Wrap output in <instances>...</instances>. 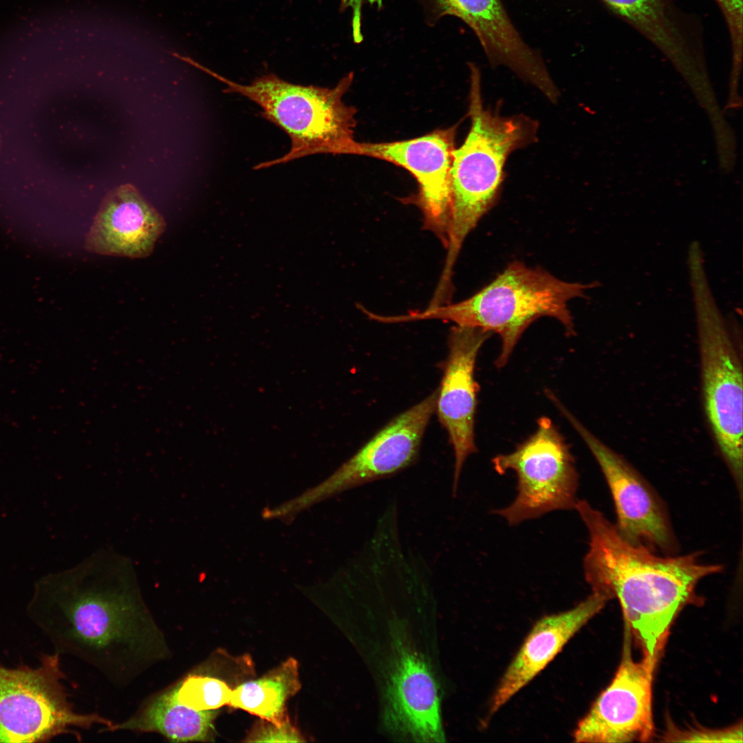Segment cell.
Returning <instances> with one entry per match:
<instances>
[{"mask_svg": "<svg viewBox=\"0 0 743 743\" xmlns=\"http://www.w3.org/2000/svg\"><path fill=\"white\" fill-rule=\"evenodd\" d=\"M471 127L464 143L453 153L451 206L447 252L441 273L451 279L464 241L494 205L503 181L508 155L532 142L537 126L530 118L501 117L484 109L478 69L470 65Z\"/></svg>", "mask_w": 743, "mask_h": 743, "instance_id": "4", "label": "cell"}, {"mask_svg": "<svg viewBox=\"0 0 743 743\" xmlns=\"http://www.w3.org/2000/svg\"><path fill=\"white\" fill-rule=\"evenodd\" d=\"M300 687L298 663L290 658L261 678L236 687L228 705L281 726L289 722L286 701Z\"/></svg>", "mask_w": 743, "mask_h": 743, "instance_id": "20", "label": "cell"}, {"mask_svg": "<svg viewBox=\"0 0 743 743\" xmlns=\"http://www.w3.org/2000/svg\"><path fill=\"white\" fill-rule=\"evenodd\" d=\"M437 394L436 390L388 422L319 486L317 497L354 488L410 465L435 411Z\"/></svg>", "mask_w": 743, "mask_h": 743, "instance_id": "13", "label": "cell"}, {"mask_svg": "<svg viewBox=\"0 0 743 743\" xmlns=\"http://www.w3.org/2000/svg\"><path fill=\"white\" fill-rule=\"evenodd\" d=\"M246 741L297 742L304 740L289 722L281 726H277L268 722L267 724H258Z\"/></svg>", "mask_w": 743, "mask_h": 743, "instance_id": "24", "label": "cell"}, {"mask_svg": "<svg viewBox=\"0 0 743 743\" xmlns=\"http://www.w3.org/2000/svg\"><path fill=\"white\" fill-rule=\"evenodd\" d=\"M60 656L42 654L36 667L0 663V742H47L72 733V727L101 725L107 731L114 725L97 713L74 709L63 682L66 676Z\"/></svg>", "mask_w": 743, "mask_h": 743, "instance_id": "6", "label": "cell"}, {"mask_svg": "<svg viewBox=\"0 0 743 743\" xmlns=\"http://www.w3.org/2000/svg\"><path fill=\"white\" fill-rule=\"evenodd\" d=\"M165 228L163 217L133 185L125 184L103 199L85 248L103 255L144 258L152 253Z\"/></svg>", "mask_w": 743, "mask_h": 743, "instance_id": "15", "label": "cell"}, {"mask_svg": "<svg viewBox=\"0 0 743 743\" xmlns=\"http://www.w3.org/2000/svg\"><path fill=\"white\" fill-rule=\"evenodd\" d=\"M439 693L422 656L399 644L385 696V723L391 732L415 742H444Z\"/></svg>", "mask_w": 743, "mask_h": 743, "instance_id": "14", "label": "cell"}, {"mask_svg": "<svg viewBox=\"0 0 743 743\" xmlns=\"http://www.w3.org/2000/svg\"><path fill=\"white\" fill-rule=\"evenodd\" d=\"M492 463L499 474L512 470L517 475L515 499L495 511L510 525L575 508L578 473L568 444L550 418H539L534 434Z\"/></svg>", "mask_w": 743, "mask_h": 743, "instance_id": "7", "label": "cell"}, {"mask_svg": "<svg viewBox=\"0 0 743 743\" xmlns=\"http://www.w3.org/2000/svg\"><path fill=\"white\" fill-rule=\"evenodd\" d=\"M665 741L700 742H742V723L723 729H693L680 731L669 727L665 735Z\"/></svg>", "mask_w": 743, "mask_h": 743, "instance_id": "22", "label": "cell"}, {"mask_svg": "<svg viewBox=\"0 0 743 743\" xmlns=\"http://www.w3.org/2000/svg\"><path fill=\"white\" fill-rule=\"evenodd\" d=\"M430 27L451 16L475 34L490 63L509 69L526 63L532 49L511 21L502 0H418Z\"/></svg>", "mask_w": 743, "mask_h": 743, "instance_id": "17", "label": "cell"}, {"mask_svg": "<svg viewBox=\"0 0 743 743\" xmlns=\"http://www.w3.org/2000/svg\"><path fill=\"white\" fill-rule=\"evenodd\" d=\"M31 621L54 652L75 657L125 687L172 653L141 592L131 560L103 548L34 584Z\"/></svg>", "mask_w": 743, "mask_h": 743, "instance_id": "1", "label": "cell"}, {"mask_svg": "<svg viewBox=\"0 0 743 743\" xmlns=\"http://www.w3.org/2000/svg\"><path fill=\"white\" fill-rule=\"evenodd\" d=\"M553 402L582 438L610 488L617 516L615 524L629 541L664 554L677 550L666 507L655 491L627 461L592 434L559 400Z\"/></svg>", "mask_w": 743, "mask_h": 743, "instance_id": "10", "label": "cell"}, {"mask_svg": "<svg viewBox=\"0 0 743 743\" xmlns=\"http://www.w3.org/2000/svg\"><path fill=\"white\" fill-rule=\"evenodd\" d=\"M726 23L732 50V61L739 63L742 56L743 1L715 0Z\"/></svg>", "mask_w": 743, "mask_h": 743, "instance_id": "23", "label": "cell"}, {"mask_svg": "<svg viewBox=\"0 0 743 743\" xmlns=\"http://www.w3.org/2000/svg\"><path fill=\"white\" fill-rule=\"evenodd\" d=\"M601 1L658 47L682 72H699L702 42L698 28L691 17L671 0Z\"/></svg>", "mask_w": 743, "mask_h": 743, "instance_id": "18", "label": "cell"}, {"mask_svg": "<svg viewBox=\"0 0 743 743\" xmlns=\"http://www.w3.org/2000/svg\"><path fill=\"white\" fill-rule=\"evenodd\" d=\"M226 85L224 92L237 94L258 105L265 119L283 129L290 139V150L283 155L257 164L261 169L315 154H350L355 143L354 131L356 110L346 105L343 96L352 85L349 73L332 88L295 85L274 74L241 85L206 68Z\"/></svg>", "mask_w": 743, "mask_h": 743, "instance_id": "5", "label": "cell"}, {"mask_svg": "<svg viewBox=\"0 0 743 743\" xmlns=\"http://www.w3.org/2000/svg\"><path fill=\"white\" fill-rule=\"evenodd\" d=\"M456 127L438 129L402 141L357 142L350 154L384 160L405 168L416 179L424 228L432 231L446 248L451 206V171Z\"/></svg>", "mask_w": 743, "mask_h": 743, "instance_id": "11", "label": "cell"}, {"mask_svg": "<svg viewBox=\"0 0 743 743\" xmlns=\"http://www.w3.org/2000/svg\"><path fill=\"white\" fill-rule=\"evenodd\" d=\"M607 599L592 592L573 608L537 621L503 675L491 702L493 715L539 674L604 607Z\"/></svg>", "mask_w": 743, "mask_h": 743, "instance_id": "16", "label": "cell"}, {"mask_svg": "<svg viewBox=\"0 0 743 743\" xmlns=\"http://www.w3.org/2000/svg\"><path fill=\"white\" fill-rule=\"evenodd\" d=\"M166 690L177 702L197 711L228 704L233 692L225 682L198 674H189Z\"/></svg>", "mask_w": 743, "mask_h": 743, "instance_id": "21", "label": "cell"}, {"mask_svg": "<svg viewBox=\"0 0 743 743\" xmlns=\"http://www.w3.org/2000/svg\"><path fill=\"white\" fill-rule=\"evenodd\" d=\"M701 386L712 435L736 484L742 483V367L737 350L715 317L699 323Z\"/></svg>", "mask_w": 743, "mask_h": 743, "instance_id": "8", "label": "cell"}, {"mask_svg": "<svg viewBox=\"0 0 743 743\" xmlns=\"http://www.w3.org/2000/svg\"><path fill=\"white\" fill-rule=\"evenodd\" d=\"M588 285L558 279L545 270L513 261L489 284L462 301L391 316L392 323L440 319L456 325L497 333L502 339L495 365L504 367L526 328L542 316L558 320L574 332L568 303L582 297Z\"/></svg>", "mask_w": 743, "mask_h": 743, "instance_id": "3", "label": "cell"}, {"mask_svg": "<svg viewBox=\"0 0 743 743\" xmlns=\"http://www.w3.org/2000/svg\"><path fill=\"white\" fill-rule=\"evenodd\" d=\"M574 509L590 537L583 559L586 581L592 592L618 600L644 656L658 660L674 618L685 605L698 601L699 581L723 567L704 563L699 552L658 555L626 539L585 500H577Z\"/></svg>", "mask_w": 743, "mask_h": 743, "instance_id": "2", "label": "cell"}, {"mask_svg": "<svg viewBox=\"0 0 743 743\" xmlns=\"http://www.w3.org/2000/svg\"><path fill=\"white\" fill-rule=\"evenodd\" d=\"M216 710L197 711L174 700L165 689L149 699L127 720L107 731L157 733L171 742H203L213 734Z\"/></svg>", "mask_w": 743, "mask_h": 743, "instance_id": "19", "label": "cell"}, {"mask_svg": "<svg viewBox=\"0 0 743 743\" xmlns=\"http://www.w3.org/2000/svg\"><path fill=\"white\" fill-rule=\"evenodd\" d=\"M491 334L480 329L456 325L449 337V353L437 390L435 411L454 451V494L467 457L477 450L475 417L479 385L475 379V367L478 352Z\"/></svg>", "mask_w": 743, "mask_h": 743, "instance_id": "12", "label": "cell"}, {"mask_svg": "<svg viewBox=\"0 0 743 743\" xmlns=\"http://www.w3.org/2000/svg\"><path fill=\"white\" fill-rule=\"evenodd\" d=\"M632 633L625 622L622 658L614 678L599 696L573 734L577 742H647L654 733L652 680L658 659L632 655Z\"/></svg>", "mask_w": 743, "mask_h": 743, "instance_id": "9", "label": "cell"}]
</instances>
